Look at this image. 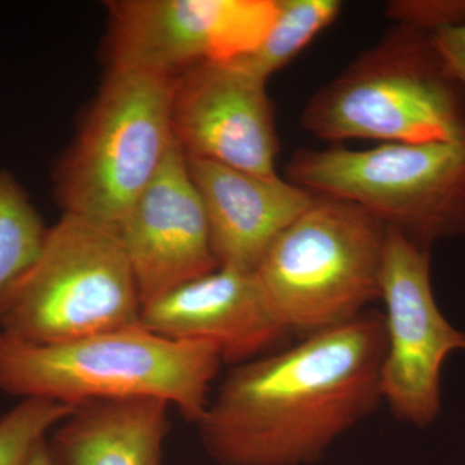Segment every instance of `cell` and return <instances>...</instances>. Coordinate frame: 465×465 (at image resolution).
<instances>
[{
    "label": "cell",
    "instance_id": "cell-9",
    "mask_svg": "<svg viewBox=\"0 0 465 465\" xmlns=\"http://www.w3.org/2000/svg\"><path fill=\"white\" fill-rule=\"evenodd\" d=\"M110 69L176 78L204 64H231L262 45L280 0H114Z\"/></svg>",
    "mask_w": 465,
    "mask_h": 465
},
{
    "label": "cell",
    "instance_id": "cell-1",
    "mask_svg": "<svg viewBox=\"0 0 465 465\" xmlns=\"http://www.w3.org/2000/svg\"><path fill=\"white\" fill-rule=\"evenodd\" d=\"M382 314L232 366L197 428L217 465H314L381 405Z\"/></svg>",
    "mask_w": 465,
    "mask_h": 465
},
{
    "label": "cell",
    "instance_id": "cell-14",
    "mask_svg": "<svg viewBox=\"0 0 465 465\" xmlns=\"http://www.w3.org/2000/svg\"><path fill=\"white\" fill-rule=\"evenodd\" d=\"M170 407L153 399L78 406L48 436L52 463L162 465Z\"/></svg>",
    "mask_w": 465,
    "mask_h": 465
},
{
    "label": "cell",
    "instance_id": "cell-13",
    "mask_svg": "<svg viewBox=\"0 0 465 465\" xmlns=\"http://www.w3.org/2000/svg\"><path fill=\"white\" fill-rule=\"evenodd\" d=\"M219 268L253 273L275 240L316 200L278 174L262 176L188 158Z\"/></svg>",
    "mask_w": 465,
    "mask_h": 465
},
{
    "label": "cell",
    "instance_id": "cell-10",
    "mask_svg": "<svg viewBox=\"0 0 465 465\" xmlns=\"http://www.w3.org/2000/svg\"><path fill=\"white\" fill-rule=\"evenodd\" d=\"M265 82L232 64H204L174 78V142L188 158L273 176L278 137Z\"/></svg>",
    "mask_w": 465,
    "mask_h": 465
},
{
    "label": "cell",
    "instance_id": "cell-8",
    "mask_svg": "<svg viewBox=\"0 0 465 465\" xmlns=\"http://www.w3.org/2000/svg\"><path fill=\"white\" fill-rule=\"evenodd\" d=\"M379 300L385 308L381 401L397 420L425 430L439 418L443 365L465 351V332L434 298L430 250L388 228Z\"/></svg>",
    "mask_w": 465,
    "mask_h": 465
},
{
    "label": "cell",
    "instance_id": "cell-15",
    "mask_svg": "<svg viewBox=\"0 0 465 465\" xmlns=\"http://www.w3.org/2000/svg\"><path fill=\"white\" fill-rule=\"evenodd\" d=\"M338 0H280L277 17L262 45L232 65L268 82L341 14Z\"/></svg>",
    "mask_w": 465,
    "mask_h": 465
},
{
    "label": "cell",
    "instance_id": "cell-7",
    "mask_svg": "<svg viewBox=\"0 0 465 465\" xmlns=\"http://www.w3.org/2000/svg\"><path fill=\"white\" fill-rule=\"evenodd\" d=\"M174 78L110 69L57 173L65 213L113 232L155 179L174 143Z\"/></svg>",
    "mask_w": 465,
    "mask_h": 465
},
{
    "label": "cell",
    "instance_id": "cell-6",
    "mask_svg": "<svg viewBox=\"0 0 465 465\" xmlns=\"http://www.w3.org/2000/svg\"><path fill=\"white\" fill-rule=\"evenodd\" d=\"M286 180L351 202L418 246L465 234V143H381L302 149Z\"/></svg>",
    "mask_w": 465,
    "mask_h": 465
},
{
    "label": "cell",
    "instance_id": "cell-11",
    "mask_svg": "<svg viewBox=\"0 0 465 465\" xmlns=\"http://www.w3.org/2000/svg\"><path fill=\"white\" fill-rule=\"evenodd\" d=\"M115 234L143 308L219 269L203 202L176 142Z\"/></svg>",
    "mask_w": 465,
    "mask_h": 465
},
{
    "label": "cell",
    "instance_id": "cell-4",
    "mask_svg": "<svg viewBox=\"0 0 465 465\" xmlns=\"http://www.w3.org/2000/svg\"><path fill=\"white\" fill-rule=\"evenodd\" d=\"M385 238L387 226L357 204L316 195L253 274L291 333L322 331L381 298Z\"/></svg>",
    "mask_w": 465,
    "mask_h": 465
},
{
    "label": "cell",
    "instance_id": "cell-3",
    "mask_svg": "<svg viewBox=\"0 0 465 465\" xmlns=\"http://www.w3.org/2000/svg\"><path fill=\"white\" fill-rule=\"evenodd\" d=\"M302 124L330 143H465V90L430 34L394 25L312 96Z\"/></svg>",
    "mask_w": 465,
    "mask_h": 465
},
{
    "label": "cell",
    "instance_id": "cell-16",
    "mask_svg": "<svg viewBox=\"0 0 465 465\" xmlns=\"http://www.w3.org/2000/svg\"><path fill=\"white\" fill-rule=\"evenodd\" d=\"M47 232L20 183L0 171V295L33 264Z\"/></svg>",
    "mask_w": 465,
    "mask_h": 465
},
{
    "label": "cell",
    "instance_id": "cell-2",
    "mask_svg": "<svg viewBox=\"0 0 465 465\" xmlns=\"http://www.w3.org/2000/svg\"><path fill=\"white\" fill-rule=\"evenodd\" d=\"M222 356L204 342L180 341L142 324L58 344L0 332V391L70 406L161 400L197 424L213 396Z\"/></svg>",
    "mask_w": 465,
    "mask_h": 465
},
{
    "label": "cell",
    "instance_id": "cell-17",
    "mask_svg": "<svg viewBox=\"0 0 465 465\" xmlns=\"http://www.w3.org/2000/svg\"><path fill=\"white\" fill-rule=\"evenodd\" d=\"M75 409L56 401L21 400L0 418V465H25L34 449Z\"/></svg>",
    "mask_w": 465,
    "mask_h": 465
},
{
    "label": "cell",
    "instance_id": "cell-12",
    "mask_svg": "<svg viewBox=\"0 0 465 465\" xmlns=\"http://www.w3.org/2000/svg\"><path fill=\"white\" fill-rule=\"evenodd\" d=\"M142 326L173 341L213 345L232 366L282 348L292 335L272 311L255 274L231 268L145 305Z\"/></svg>",
    "mask_w": 465,
    "mask_h": 465
},
{
    "label": "cell",
    "instance_id": "cell-5",
    "mask_svg": "<svg viewBox=\"0 0 465 465\" xmlns=\"http://www.w3.org/2000/svg\"><path fill=\"white\" fill-rule=\"evenodd\" d=\"M143 302L115 232L64 213L33 264L0 295V332L58 344L142 324Z\"/></svg>",
    "mask_w": 465,
    "mask_h": 465
},
{
    "label": "cell",
    "instance_id": "cell-18",
    "mask_svg": "<svg viewBox=\"0 0 465 465\" xmlns=\"http://www.w3.org/2000/svg\"><path fill=\"white\" fill-rule=\"evenodd\" d=\"M385 16L396 25L430 34L465 26V0H393Z\"/></svg>",
    "mask_w": 465,
    "mask_h": 465
},
{
    "label": "cell",
    "instance_id": "cell-20",
    "mask_svg": "<svg viewBox=\"0 0 465 465\" xmlns=\"http://www.w3.org/2000/svg\"><path fill=\"white\" fill-rule=\"evenodd\" d=\"M25 465H54V463H52L50 450H48L47 440H42V442L34 449Z\"/></svg>",
    "mask_w": 465,
    "mask_h": 465
},
{
    "label": "cell",
    "instance_id": "cell-19",
    "mask_svg": "<svg viewBox=\"0 0 465 465\" xmlns=\"http://www.w3.org/2000/svg\"><path fill=\"white\" fill-rule=\"evenodd\" d=\"M430 39L446 73L465 90V26L440 30Z\"/></svg>",
    "mask_w": 465,
    "mask_h": 465
}]
</instances>
